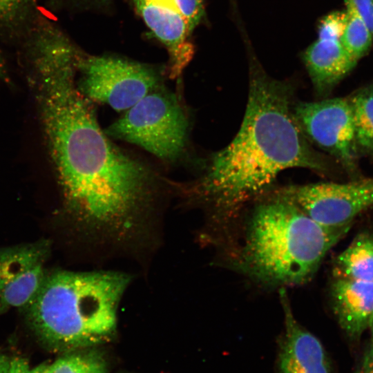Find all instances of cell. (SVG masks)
Returning a JSON list of instances; mask_svg holds the SVG:
<instances>
[{
  "label": "cell",
  "instance_id": "obj_1",
  "mask_svg": "<svg viewBox=\"0 0 373 373\" xmlns=\"http://www.w3.org/2000/svg\"><path fill=\"white\" fill-rule=\"evenodd\" d=\"M28 75L67 213L88 233L133 238L155 204V174L102 130L77 86L75 59H45Z\"/></svg>",
  "mask_w": 373,
  "mask_h": 373
},
{
  "label": "cell",
  "instance_id": "obj_2",
  "mask_svg": "<svg viewBox=\"0 0 373 373\" xmlns=\"http://www.w3.org/2000/svg\"><path fill=\"white\" fill-rule=\"evenodd\" d=\"M292 97L289 84L254 70L239 131L186 189V198L216 218L229 219L260 198L286 169L330 172L329 162L312 147L296 122Z\"/></svg>",
  "mask_w": 373,
  "mask_h": 373
},
{
  "label": "cell",
  "instance_id": "obj_3",
  "mask_svg": "<svg viewBox=\"0 0 373 373\" xmlns=\"http://www.w3.org/2000/svg\"><path fill=\"white\" fill-rule=\"evenodd\" d=\"M351 226H322L277 192L257 201L231 249V265L269 287L309 282L323 258Z\"/></svg>",
  "mask_w": 373,
  "mask_h": 373
},
{
  "label": "cell",
  "instance_id": "obj_4",
  "mask_svg": "<svg viewBox=\"0 0 373 373\" xmlns=\"http://www.w3.org/2000/svg\"><path fill=\"white\" fill-rule=\"evenodd\" d=\"M131 278L113 271H47L21 309L28 328L49 350L65 354L111 341Z\"/></svg>",
  "mask_w": 373,
  "mask_h": 373
},
{
  "label": "cell",
  "instance_id": "obj_5",
  "mask_svg": "<svg viewBox=\"0 0 373 373\" xmlns=\"http://www.w3.org/2000/svg\"><path fill=\"white\" fill-rule=\"evenodd\" d=\"M106 132L108 136L136 144L172 162L186 149L189 121L176 98L160 86L126 110Z\"/></svg>",
  "mask_w": 373,
  "mask_h": 373
},
{
  "label": "cell",
  "instance_id": "obj_6",
  "mask_svg": "<svg viewBox=\"0 0 373 373\" xmlns=\"http://www.w3.org/2000/svg\"><path fill=\"white\" fill-rule=\"evenodd\" d=\"M77 86L90 102L126 111L145 95L161 86L160 73L152 66L112 56L79 52Z\"/></svg>",
  "mask_w": 373,
  "mask_h": 373
},
{
  "label": "cell",
  "instance_id": "obj_7",
  "mask_svg": "<svg viewBox=\"0 0 373 373\" xmlns=\"http://www.w3.org/2000/svg\"><path fill=\"white\" fill-rule=\"evenodd\" d=\"M293 113L309 142L332 156L351 179L361 178L348 97L299 102L293 107Z\"/></svg>",
  "mask_w": 373,
  "mask_h": 373
},
{
  "label": "cell",
  "instance_id": "obj_8",
  "mask_svg": "<svg viewBox=\"0 0 373 373\" xmlns=\"http://www.w3.org/2000/svg\"><path fill=\"white\" fill-rule=\"evenodd\" d=\"M279 192L314 221L332 229L351 226L358 215L373 207V178L292 185Z\"/></svg>",
  "mask_w": 373,
  "mask_h": 373
},
{
  "label": "cell",
  "instance_id": "obj_9",
  "mask_svg": "<svg viewBox=\"0 0 373 373\" xmlns=\"http://www.w3.org/2000/svg\"><path fill=\"white\" fill-rule=\"evenodd\" d=\"M50 252L51 242L46 238L0 249V316L22 309L37 294Z\"/></svg>",
  "mask_w": 373,
  "mask_h": 373
},
{
  "label": "cell",
  "instance_id": "obj_10",
  "mask_svg": "<svg viewBox=\"0 0 373 373\" xmlns=\"http://www.w3.org/2000/svg\"><path fill=\"white\" fill-rule=\"evenodd\" d=\"M133 1L146 25L168 51L169 77L178 78L193 55L185 20L173 0Z\"/></svg>",
  "mask_w": 373,
  "mask_h": 373
},
{
  "label": "cell",
  "instance_id": "obj_11",
  "mask_svg": "<svg viewBox=\"0 0 373 373\" xmlns=\"http://www.w3.org/2000/svg\"><path fill=\"white\" fill-rule=\"evenodd\" d=\"M284 314L277 373H331V366L321 341L302 327L291 311L285 288L279 289Z\"/></svg>",
  "mask_w": 373,
  "mask_h": 373
},
{
  "label": "cell",
  "instance_id": "obj_12",
  "mask_svg": "<svg viewBox=\"0 0 373 373\" xmlns=\"http://www.w3.org/2000/svg\"><path fill=\"white\" fill-rule=\"evenodd\" d=\"M329 295L341 329L352 339L360 338L373 318V282L334 277Z\"/></svg>",
  "mask_w": 373,
  "mask_h": 373
},
{
  "label": "cell",
  "instance_id": "obj_13",
  "mask_svg": "<svg viewBox=\"0 0 373 373\" xmlns=\"http://www.w3.org/2000/svg\"><path fill=\"white\" fill-rule=\"evenodd\" d=\"M304 61L316 93L327 97L358 63L341 39L318 38L305 51Z\"/></svg>",
  "mask_w": 373,
  "mask_h": 373
},
{
  "label": "cell",
  "instance_id": "obj_14",
  "mask_svg": "<svg viewBox=\"0 0 373 373\" xmlns=\"http://www.w3.org/2000/svg\"><path fill=\"white\" fill-rule=\"evenodd\" d=\"M334 277L373 282V235L358 233L335 258Z\"/></svg>",
  "mask_w": 373,
  "mask_h": 373
},
{
  "label": "cell",
  "instance_id": "obj_15",
  "mask_svg": "<svg viewBox=\"0 0 373 373\" xmlns=\"http://www.w3.org/2000/svg\"><path fill=\"white\" fill-rule=\"evenodd\" d=\"M41 0H0V38L18 44L41 12Z\"/></svg>",
  "mask_w": 373,
  "mask_h": 373
},
{
  "label": "cell",
  "instance_id": "obj_16",
  "mask_svg": "<svg viewBox=\"0 0 373 373\" xmlns=\"http://www.w3.org/2000/svg\"><path fill=\"white\" fill-rule=\"evenodd\" d=\"M348 98L358 154L373 155V86L360 88Z\"/></svg>",
  "mask_w": 373,
  "mask_h": 373
},
{
  "label": "cell",
  "instance_id": "obj_17",
  "mask_svg": "<svg viewBox=\"0 0 373 373\" xmlns=\"http://www.w3.org/2000/svg\"><path fill=\"white\" fill-rule=\"evenodd\" d=\"M346 22L341 42L357 62L373 48V39L366 23L350 3L345 2Z\"/></svg>",
  "mask_w": 373,
  "mask_h": 373
},
{
  "label": "cell",
  "instance_id": "obj_18",
  "mask_svg": "<svg viewBox=\"0 0 373 373\" xmlns=\"http://www.w3.org/2000/svg\"><path fill=\"white\" fill-rule=\"evenodd\" d=\"M95 347L64 354L50 363L48 373H107L102 353Z\"/></svg>",
  "mask_w": 373,
  "mask_h": 373
},
{
  "label": "cell",
  "instance_id": "obj_19",
  "mask_svg": "<svg viewBox=\"0 0 373 373\" xmlns=\"http://www.w3.org/2000/svg\"><path fill=\"white\" fill-rule=\"evenodd\" d=\"M346 22L345 11H335L324 17L319 24L318 37L341 39Z\"/></svg>",
  "mask_w": 373,
  "mask_h": 373
},
{
  "label": "cell",
  "instance_id": "obj_20",
  "mask_svg": "<svg viewBox=\"0 0 373 373\" xmlns=\"http://www.w3.org/2000/svg\"><path fill=\"white\" fill-rule=\"evenodd\" d=\"M177 10L185 20L190 32L200 22L204 16L203 0H173Z\"/></svg>",
  "mask_w": 373,
  "mask_h": 373
},
{
  "label": "cell",
  "instance_id": "obj_21",
  "mask_svg": "<svg viewBox=\"0 0 373 373\" xmlns=\"http://www.w3.org/2000/svg\"><path fill=\"white\" fill-rule=\"evenodd\" d=\"M352 5L368 26L373 39V0H345Z\"/></svg>",
  "mask_w": 373,
  "mask_h": 373
},
{
  "label": "cell",
  "instance_id": "obj_22",
  "mask_svg": "<svg viewBox=\"0 0 373 373\" xmlns=\"http://www.w3.org/2000/svg\"><path fill=\"white\" fill-rule=\"evenodd\" d=\"M50 363H44L34 367L22 358H12L8 373H48Z\"/></svg>",
  "mask_w": 373,
  "mask_h": 373
},
{
  "label": "cell",
  "instance_id": "obj_23",
  "mask_svg": "<svg viewBox=\"0 0 373 373\" xmlns=\"http://www.w3.org/2000/svg\"><path fill=\"white\" fill-rule=\"evenodd\" d=\"M109 0H49V6L52 8L61 7V6H84L88 4L105 3Z\"/></svg>",
  "mask_w": 373,
  "mask_h": 373
},
{
  "label": "cell",
  "instance_id": "obj_24",
  "mask_svg": "<svg viewBox=\"0 0 373 373\" xmlns=\"http://www.w3.org/2000/svg\"><path fill=\"white\" fill-rule=\"evenodd\" d=\"M12 358L0 354V373H8L11 365Z\"/></svg>",
  "mask_w": 373,
  "mask_h": 373
},
{
  "label": "cell",
  "instance_id": "obj_25",
  "mask_svg": "<svg viewBox=\"0 0 373 373\" xmlns=\"http://www.w3.org/2000/svg\"><path fill=\"white\" fill-rule=\"evenodd\" d=\"M9 79L6 61L0 52V80L8 82Z\"/></svg>",
  "mask_w": 373,
  "mask_h": 373
},
{
  "label": "cell",
  "instance_id": "obj_26",
  "mask_svg": "<svg viewBox=\"0 0 373 373\" xmlns=\"http://www.w3.org/2000/svg\"><path fill=\"white\" fill-rule=\"evenodd\" d=\"M368 329L370 330V347L364 361L373 363V318Z\"/></svg>",
  "mask_w": 373,
  "mask_h": 373
},
{
  "label": "cell",
  "instance_id": "obj_27",
  "mask_svg": "<svg viewBox=\"0 0 373 373\" xmlns=\"http://www.w3.org/2000/svg\"><path fill=\"white\" fill-rule=\"evenodd\" d=\"M357 373H373V363L364 361L362 367Z\"/></svg>",
  "mask_w": 373,
  "mask_h": 373
}]
</instances>
